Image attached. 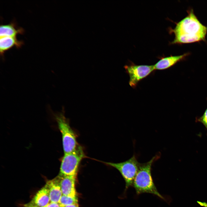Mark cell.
Returning <instances> with one entry per match:
<instances>
[{
    "instance_id": "6da1fadb",
    "label": "cell",
    "mask_w": 207,
    "mask_h": 207,
    "mask_svg": "<svg viewBox=\"0 0 207 207\" xmlns=\"http://www.w3.org/2000/svg\"><path fill=\"white\" fill-rule=\"evenodd\" d=\"M187 12V15L176 23L174 28H170L169 32L175 35L171 44H186L205 40L207 27L200 22L193 9L188 10Z\"/></svg>"
},
{
    "instance_id": "7a4b0ae2",
    "label": "cell",
    "mask_w": 207,
    "mask_h": 207,
    "mask_svg": "<svg viewBox=\"0 0 207 207\" xmlns=\"http://www.w3.org/2000/svg\"><path fill=\"white\" fill-rule=\"evenodd\" d=\"M159 154L156 155L149 161L140 163L138 170L134 180L133 186L136 193H149L155 195L160 198L163 197L158 191L154 182L151 174L152 164L160 157Z\"/></svg>"
},
{
    "instance_id": "3957f363",
    "label": "cell",
    "mask_w": 207,
    "mask_h": 207,
    "mask_svg": "<svg viewBox=\"0 0 207 207\" xmlns=\"http://www.w3.org/2000/svg\"><path fill=\"white\" fill-rule=\"evenodd\" d=\"M47 108L53 116L61 133L64 154L74 151L79 145L76 134L70 126L69 120L65 116L64 107H62L61 111L56 112H54L49 106H47Z\"/></svg>"
},
{
    "instance_id": "277c9868",
    "label": "cell",
    "mask_w": 207,
    "mask_h": 207,
    "mask_svg": "<svg viewBox=\"0 0 207 207\" xmlns=\"http://www.w3.org/2000/svg\"><path fill=\"white\" fill-rule=\"evenodd\" d=\"M106 164L117 169L120 173L125 182L126 190L133 186L134 178L138 170L139 163L134 155L128 160L119 163L104 162Z\"/></svg>"
},
{
    "instance_id": "5b68a950",
    "label": "cell",
    "mask_w": 207,
    "mask_h": 207,
    "mask_svg": "<svg viewBox=\"0 0 207 207\" xmlns=\"http://www.w3.org/2000/svg\"><path fill=\"white\" fill-rule=\"evenodd\" d=\"M85 155L80 145L74 151L64 154L60 168V173L66 175H76L78 166Z\"/></svg>"
},
{
    "instance_id": "8992f818",
    "label": "cell",
    "mask_w": 207,
    "mask_h": 207,
    "mask_svg": "<svg viewBox=\"0 0 207 207\" xmlns=\"http://www.w3.org/2000/svg\"><path fill=\"white\" fill-rule=\"evenodd\" d=\"M124 68L129 77V84L132 87H135L140 81L155 70L154 65H137L131 64L125 66Z\"/></svg>"
},
{
    "instance_id": "52a82bcc",
    "label": "cell",
    "mask_w": 207,
    "mask_h": 207,
    "mask_svg": "<svg viewBox=\"0 0 207 207\" xmlns=\"http://www.w3.org/2000/svg\"><path fill=\"white\" fill-rule=\"evenodd\" d=\"M76 175H66L59 174L55 178L61 188L62 195L72 197H76L75 188Z\"/></svg>"
},
{
    "instance_id": "ba28073f",
    "label": "cell",
    "mask_w": 207,
    "mask_h": 207,
    "mask_svg": "<svg viewBox=\"0 0 207 207\" xmlns=\"http://www.w3.org/2000/svg\"><path fill=\"white\" fill-rule=\"evenodd\" d=\"M189 54V53H187L180 55H171L162 58L154 65V69L163 70L168 68L178 62L183 60Z\"/></svg>"
},
{
    "instance_id": "9c48e42d",
    "label": "cell",
    "mask_w": 207,
    "mask_h": 207,
    "mask_svg": "<svg viewBox=\"0 0 207 207\" xmlns=\"http://www.w3.org/2000/svg\"><path fill=\"white\" fill-rule=\"evenodd\" d=\"M24 44L23 41L18 40L16 37H0V52L2 57L7 51L15 47L17 48H20Z\"/></svg>"
},
{
    "instance_id": "30bf717a",
    "label": "cell",
    "mask_w": 207,
    "mask_h": 207,
    "mask_svg": "<svg viewBox=\"0 0 207 207\" xmlns=\"http://www.w3.org/2000/svg\"><path fill=\"white\" fill-rule=\"evenodd\" d=\"M45 186L49 190L51 202L59 203L62 193L55 178L48 181Z\"/></svg>"
},
{
    "instance_id": "8fae6325",
    "label": "cell",
    "mask_w": 207,
    "mask_h": 207,
    "mask_svg": "<svg viewBox=\"0 0 207 207\" xmlns=\"http://www.w3.org/2000/svg\"><path fill=\"white\" fill-rule=\"evenodd\" d=\"M24 32L23 28L17 26L14 22L7 24H2L0 27V37H16L19 34H23Z\"/></svg>"
},
{
    "instance_id": "7c38bea8",
    "label": "cell",
    "mask_w": 207,
    "mask_h": 207,
    "mask_svg": "<svg viewBox=\"0 0 207 207\" xmlns=\"http://www.w3.org/2000/svg\"><path fill=\"white\" fill-rule=\"evenodd\" d=\"M50 201L49 191L45 186L37 193L31 202L38 207H45Z\"/></svg>"
},
{
    "instance_id": "4fadbf2b",
    "label": "cell",
    "mask_w": 207,
    "mask_h": 207,
    "mask_svg": "<svg viewBox=\"0 0 207 207\" xmlns=\"http://www.w3.org/2000/svg\"><path fill=\"white\" fill-rule=\"evenodd\" d=\"M61 207L66 206L78 204V198L77 197H72L62 195L59 202Z\"/></svg>"
},
{
    "instance_id": "5bb4252c",
    "label": "cell",
    "mask_w": 207,
    "mask_h": 207,
    "mask_svg": "<svg viewBox=\"0 0 207 207\" xmlns=\"http://www.w3.org/2000/svg\"><path fill=\"white\" fill-rule=\"evenodd\" d=\"M196 120L197 121L202 123L207 130V108L203 114Z\"/></svg>"
},
{
    "instance_id": "9a60e30c",
    "label": "cell",
    "mask_w": 207,
    "mask_h": 207,
    "mask_svg": "<svg viewBox=\"0 0 207 207\" xmlns=\"http://www.w3.org/2000/svg\"><path fill=\"white\" fill-rule=\"evenodd\" d=\"M45 207H61L59 203L51 202Z\"/></svg>"
},
{
    "instance_id": "2e32d148",
    "label": "cell",
    "mask_w": 207,
    "mask_h": 207,
    "mask_svg": "<svg viewBox=\"0 0 207 207\" xmlns=\"http://www.w3.org/2000/svg\"><path fill=\"white\" fill-rule=\"evenodd\" d=\"M23 207H38L35 205L31 202H30L25 204L24 205Z\"/></svg>"
},
{
    "instance_id": "e0dca14e",
    "label": "cell",
    "mask_w": 207,
    "mask_h": 207,
    "mask_svg": "<svg viewBox=\"0 0 207 207\" xmlns=\"http://www.w3.org/2000/svg\"><path fill=\"white\" fill-rule=\"evenodd\" d=\"M64 207H79L78 204H73L66 206Z\"/></svg>"
}]
</instances>
